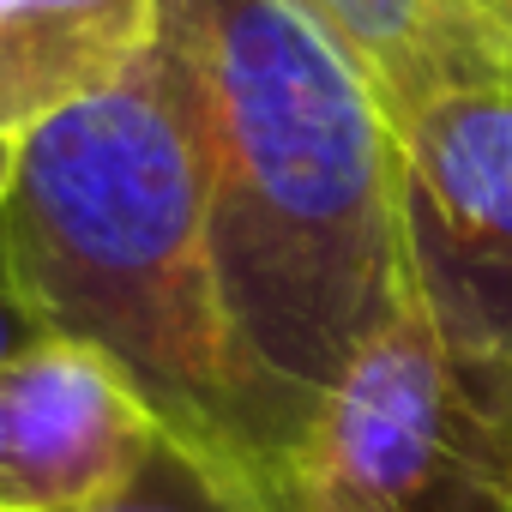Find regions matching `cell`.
I'll return each instance as SVG.
<instances>
[{"mask_svg": "<svg viewBox=\"0 0 512 512\" xmlns=\"http://www.w3.org/2000/svg\"><path fill=\"white\" fill-rule=\"evenodd\" d=\"M157 43L205 169L266 482L344 368L416 302L398 133L356 67L278 0H163Z\"/></svg>", "mask_w": 512, "mask_h": 512, "instance_id": "obj_1", "label": "cell"}, {"mask_svg": "<svg viewBox=\"0 0 512 512\" xmlns=\"http://www.w3.org/2000/svg\"><path fill=\"white\" fill-rule=\"evenodd\" d=\"M458 7L470 13V25L482 31V43L512 67V0H458Z\"/></svg>", "mask_w": 512, "mask_h": 512, "instance_id": "obj_10", "label": "cell"}, {"mask_svg": "<svg viewBox=\"0 0 512 512\" xmlns=\"http://www.w3.org/2000/svg\"><path fill=\"white\" fill-rule=\"evenodd\" d=\"M163 31V0H0V127L37 133L121 85Z\"/></svg>", "mask_w": 512, "mask_h": 512, "instance_id": "obj_6", "label": "cell"}, {"mask_svg": "<svg viewBox=\"0 0 512 512\" xmlns=\"http://www.w3.org/2000/svg\"><path fill=\"white\" fill-rule=\"evenodd\" d=\"M0 512H7V452H0Z\"/></svg>", "mask_w": 512, "mask_h": 512, "instance_id": "obj_12", "label": "cell"}, {"mask_svg": "<svg viewBox=\"0 0 512 512\" xmlns=\"http://www.w3.org/2000/svg\"><path fill=\"white\" fill-rule=\"evenodd\" d=\"M37 338H49V326L31 314V302L19 296L13 284V266H7V247H0V362H13L19 350H31Z\"/></svg>", "mask_w": 512, "mask_h": 512, "instance_id": "obj_9", "label": "cell"}, {"mask_svg": "<svg viewBox=\"0 0 512 512\" xmlns=\"http://www.w3.org/2000/svg\"><path fill=\"white\" fill-rule=\"evenodd\" d=\"M73 512H266V506H260V488L235 464H223L163 428L121 488H109L103 500L73 506Z\"/></svg>", "mask_w": 512, "mask_h": 512, "instance_id": "obj_8", "label": "cell"}, {"mask_svg": "<svg viewBox=\"0 0 512 512\" xmlns=\"http://www.w3.org/2000/svg\"><path fill=\"white\" fill-rule=\"evenodd\" d=\"M398 205L422 320L452 350L512 368V79L398 127Z\"/></svg>", "mask_w": 512, "mask_h": 512, "instance_id": "obj_4", "label": "cell"}, {"mask_svg": "<svg viewBox=\"0 0 512 512\" xmlns=\"http://www.w3.org/2000/svg\"><path fill=\"white\" fill-rule=\"evenodd\" d=\"M278 7L308 19L356 67L392 133L452 91L512 79L458 0H278Z\"/></svg>", "mask_w": 512, "mask_h": 512, "instance_id": "obj_7", "label": "cell"}, {"mask_svg": "<svg viewBox=\"0 0 512 512\" xmlns=\"http://www.w3.org/2000/svg\"><path fill=\"white\" fill-rule=\"evenodd\" d=\"M163 422L115 362L73 338H37L0 362L7 512H73L121 488Z\"/></svg>", "mask_w": 512, "mask_h": 512, "instance_id": "obj_5", "label": "cell"}, {"mask_svg": "<svg viewBox=\"0 0 512 512\" xmlns=\"http://www.w3.org/2000/svg\"><path fill=\"white\" fill-rule=\"evenodd\" d=\"M266 512H512V368L410 302L260 482Z\"/></svg>", "mask_w": 512, "mask_h": 512, "instance_id": "obj_3", "label": "cell"}, {"mask_svg": "<svg viewBox=\"0 0 512 512\" xmlns=\"http://www.w3.org/2000/svg\"><path fill=\"white\" fill-rule=\"evenodd\" d=\"M19 151H25V139L0 127V211H7V199H13V181H19Z\"/></svg>", "mask_w": 512, "mask_h": 512, "instance_id": "obj_11", "label": "cell"}, {"mask_svg": "<svg viewBox=\"0 0 512 512\" xmlns=\"http://www.w3.org/2000/svg\"><path fill=\"white\" fill-rule=\"evenodd\" d=\"M0 247L19 296L55 338L115 362L169 434L260 488L205 169L163 43L121 85L25 133Z\"/></svg>", "mask_w": 512, "mask_h": 512, "instance_id": "obj_2", "label": "cell"}]
</instances>
